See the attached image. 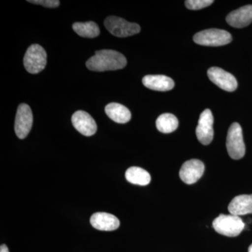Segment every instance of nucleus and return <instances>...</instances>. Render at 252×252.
Wrapping results in <instances>:
<instances>
[{
  "label": "nucleus",
  "mask_w": 252,
  "mask_h": 252,
  "mask_svg": "<svg viewBox=\"0 0 252 252\" xmlns=\"http://www.w3.org/2000/svg\"><path fill=\"white\" fill-rule=\"evenodd\" d=\"M228 211L238 217L252 214V194L235 197L228 205Z\"/></svg>",
  "instance_id": "obj_15"
},
{
  "label": "nucleus",
  "mask_w": 252,
  "mask_h": 252,
  "mask_svg": "<svg viewBox=\"0 0 252 252\" xmlns=\"http://www.w3.org/2000/svg\"><path fill=\"white\" fill-rule=\"evenodd\" d=\"M91 223L95 229L112 231L117 230L120 225L119 219L112 214L97 212L91 217Z\"/></svg>",
  "instance_id": "obj_12"
},
{
  "label": "nucleus",
  "mask_w": 252,
  "mask_h": 252,
  "mask_svg": "<svg viewBox=\"0 0 252 252\" xmlns=\"http://www.w3.org/2000/svg\"><path fill=\"white\" fill-rule=\"evenodd\" d=\"M33 116L31 108L26 104L18 106L15 121V132L19 139H25L32 126Z\"/></svg>",
  "instance_id": "obj_7"
},
{
  "label": "nucleus",
  "mask_w": 252,
  "mask_h": 252,
  "mask_svg": "<svg viewBox=\"0 0 252 252\" xmlns=\"http://www.w3.org/2000/svg\"><path fill=\"white\" fill-rule=\"evenodd\" d=\"M207 75L214 84L223 90L233 92L238 88V81L234 76L220 67L210 68Z\"/></svg>",
  "instance_id": "obj_9"
},
{
  "label": "nucleus",
  "mask_w": 252,
  "mask_h": 252,
  "mask_svg": "<svg viewBox=\"0 0 252 252\" xmlns=\"http://www.w3.org/2000/svg\"><path fill=\"white\" fill-rule=\"evenodd\" d=\"M105 113L109 119L118 124H126L131 119L130 110L119 103H109L105 107Z\"/></svg>",
  "instance_id": "obj_16"
},
{
  "label": "nucleus",
  "mask_w": 252,
  "mask_h": 252,
  "mask_svg": "<svg viewBox=\"0 0 252 252\" xmlns=\"http://www.w3.org/2000/svg\"><path fill=\"white\" fill-rule=\"evenodd\" d=\"M193 41L199 45L220 46L229 44L232 36L223 30L208 29L196 33L193 36Z\"/></svg>",
  "instance_id": "obj_4"
},
{
  "label": "nucleus",
  "mask_w": 252,
  "mask_h": 252,
  "mask_svg": "<svg viewBox=\"0 0 252 252\" xmlns=\"http://www.w3.org/2000/svg\"><path fill=\"white\" fill-rule=\"evenodd\" d=\"M24 67L31 74H37L44 70L47 63V55L44 48L33 44L26 51L23 59Z\"/></svg>",
  "instance_id": "obj_3"
},
{
  "label": "nucleus",
  "mask_w": 252,
  "mask_h": 252,
  "mask_svg": "<svg viewBox=\"0 0 252 252\" xmlns=\"http://www.w3.org/2000/svg\"><path fill=\"white\" fill-rule=\"evenodd\" d=\"M72 28L77 34L82 37L94 38L99 34L98 26L93 21L74 23Z\"/></svg>",
  "instance_id": "obj_19"
},
{
  "label": "nucleus",
  "mask_w": 252,
  "mask_h": 252,
  "mask_svg": "<svg viewBox=\"0 0 252 252\" xmlns=\"http://www.w3.org/2000/svg\"><path fill=\"white\" fill-rule=\"evenodd\" d=\"M205 171V165L197 159L187 160L182 165L180 171L181 180L187 185H193L198 182Z\"/></svg>",
  "instance_id": "obj_10"
},
{
  "label": "nucleus",
  "mask_w": 252,
  "mask_h": 252,
  "mask_svg": "<svg viewBox=\"0 0 252 252\" xmlns=\"http://www.w3.org/2000/svg\"><path fill=\"white\" fill-rule=\"evenodd\" d=\"M104 24L107 31L117 37H127L138 34L140 32V26L137 23L127 22L117 16L106 18Z\"/></svg>",
  "instance_id": "obj_6"
},
{
  "label": "nucleus",
  "mask_w": 252,
  "mask_h": 252,
  "mask_svg": "<svg viewBox=\"0 0 252 252\" xmlns=\"http://www.w3.org/2000/svg\"><path fill=\"white\" fill-rule=\"evenodd\" d=\"M226 22L236 28L248 26L252 23V5H247L232 11L227 16Z\"/></svg>",
  "instance_id": "obj_13"
},
{
  "label": "nucleus",
  "mask_w": 252,
  "mask_h": 252,
  "mask_svg": "<svg viewBox=\"0 0 252 252\" xmlns=\"http://www.w3.org/2000/svg\"><path fill=\"white\" fill-rule=\"evenodd\" d=\"M0 252H9V249L5 245H1L0 247Z\"/></svg>",
  "instance_id": "obj_22"
},
{
  "label": "nucleus",
  "mask_w": 252,
  "mask_h": 252,
  "mask_svg": "<svg viewBox=\"0 0 252 252\" xmlns=\"http://www.w3.org/2000/svg\"><path fill=\"white\" fill-rule=\"evenodd\" d=\"M226 148L231 158L239 160L245 154L243 130L238 123L232 124L228 130L226 139Z\"/></svg>",
  "instance_id": "obj_5"
},
{
  "label": "nucleus",
  "mask_w": 252,
  "mask_h": 252,
  "mask_svg": "<svg viewBox=\"0 0 252 252\" xmlns=\"http://www.w3.org/2000/svg\"><path fill=\"white\" fill-rule=\"evenodd\" d=\"M74 128L83 135L90 137L97 131V124L90 114L84 111H77L72 117Z\"/></svg>",
  "instance_id": "obj_11"
},
{
  "label": "nucleus",
  "mask_w": 252,
  "mask_h": 252,
  "mask_svg": "<svg viewBox=\"0 0 252 252\" xmlns=\"http://www.w3.org/2000/svg\"><path fill=\"white\" fill-rule=\"evenodd\" d=\"M179 122L177 117L172 114H161L157 120L158 130L162 133H170L177 130Z\"/></svg>",
  "instance_id": "obj_18"
},
{
  "label": "nucleus",
  "mask_w": 252,
  "mask_h": 252,
  "mask_svg": "<svg viewBox=\"0 0 252 252\" xmlns=\"http://www.w3.org/2000/svg\"><path fill=\"white\" fill-rule=\"evenodd\" d=\"M28 1L32 4L41 5L47 8H56L60 5V1L58 0H28Z\"/></svg>",
  "instance_id": "obj_21"
},
{
  "label": "nucleus",
  "mask_w": 252,
  "mask_h": 252,
  "mask_svg": "<svg viewBox=\"0 0 252 252\" xmlns=\"http://www.w3.org/2000/svg\"><path fill=\"white\" fill-rule=\"evenodd\" d=\"M213 2L212 0H187L185 5L189 9L199 10L210 6Z\"/></svg>",
  "instance_id": "obj_20"
},
{
  "label": "nucleus",
  "mask_w": 252,
  "mask_h": 252,
  "mask_svg": "<svg viewBox=\"0 0 252 252\" xmlns=\"http://www.w3.org/2000/svg\"><path fill=\"white\" fill-rule=\"evenodd\" d=\"M142 83L151 90L162 92L172 90L175 86L171 78L165 75H147L142 79Z\"/></svg>",
  "instance_id": "obj_14"
},
{
  "label": "nucleus",
  "mask_w": 252,
  "mask_h": 252,
  "mask_svg": "<svg viewBox=\"0 0 252 252\" xmlns=\"http://www.w3.org/2000/svg\"><path fill=\"white\" fill-rule=\"evenodd\" d=\"M127 182L133 185H148L151 182V175L148 172L139 167H131L126 172Z\"/></svg>",
  "instance_id": "obj_17"
},
{
  "label": "nucleus",
  "mask_w": 252,
  "mask_h": 252,
  "mask_svg": "<svg viewBox=\"0 0 252 252\" xmlns=\"http://www.w3.org/2000/svg\"><path fill=\"white\" fill-rule=\"evenodd\" d=\"M248 252H252V245H250V248H249V251Z\"/></svg>",
  "instance_id": "obj_23"
},
{
  "label": "nucleus",
  "mask_w": 252,
  "mask_h": 252,
  "mask_svg": "<svg viewBox=\"0 0 252 252\" xmlns=\"http://www.w3.org/2000/svg\"><path fill=\"white\" fill-rule=\"evenodd\" d=\"M127 64L125 56L114 50H101L96 51L94 56L86 62L88 69L94 72L117 70Z\"/></svg>",
  "instance_id": "obj_1"
},
{
  "label": "nucleus",
  "mask_w": 252,
  "mask_h": 252,
  "mask_svg": "<svg viewBox=\"0 0 252 252\" xmlns=\"http://www.w3.org/2000/svg\"><path fill=\"white\" fill-rule=\"evenodd\" d=\"M214 117L210 109H207L200 114L197 126L196 136L200 143L208 145L211 143L214 137Z\"/></svg>",
  "instance_id": "obj_8"
},
{
  "label": "nucleus",
  "mask_w": 252,
  "mask_h": 252,
  "mask_svg": "<svg viewBox=\"0 0 252 252\" xmlns=\"http://www.w3.org/2000/svg\"><path fill=\"white\" fill-rule=\"evenodd\" d=\"M217 233L228 237H236L245 228V223L236 215H220L212 223Z\"/></svg>",
  "instance_id": "obj_2"
}]
</instances>
